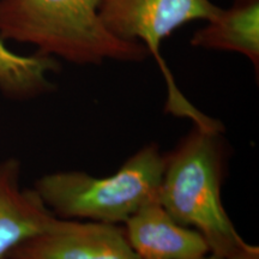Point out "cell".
Wrapping results in <instances>:
<instances>
[{"label": "cell", "mask_w": 259, "mask_h": 259, "mask_svg": "<svg viewBox=\"0 0 259 259\" xmlns=\"http://www.w3.org/2000/svg\"><path fill=\"white\" fill-rule=\"evenodd\" d=\"M102 0H0V38L76 65L141 63L144 45L114 36L100 16Z\"/></svg>", "instance_id": "1"}, {"label": "cell", "mask_w": 259, "mask_h": 259, "mask_svg": "<svg viewBox=\"0 0 259 259\" xmlns=\"http://www.w3.org/2000/svg\"><path fill=\"white\" fill-rule=\"evenodd\" d=\"M223 130L193 125L164 155L158 203L180 225L196 229L210 254L225 258L244 241L223 206L221 189L226 168Z\"/></svg>", "instance_id": "2"}, {"label": "cell", "mask_w": 259, "mask_h": 259, "mask_svg": "<svg viewBox=\"0 0 259 259\" xmlns=\"http://www.w3.org/2000/svg\"><path fill=\"white\" fill-rule=\"evenodd\" d=\"M163 168L164 154L150 143L109 176L54 171L37 179L32 190L57 218L121 226L142 206L158 200Z\"/></svg>", "instance_id": "3"}, {"label": "cell", "mask_w": 259, "mask_h": 259, "mask_svg": "<svg viewBox=\"0 0 259 259\" xmlns=\"http://www.w3.org/2000/svg\"><path fill=\"white\" fill-rule=\"evenodd\" d=\"M219 10L210 0H102L100 5L102 22L114 36L144 45L157 61L168 89L166 111L205 128L213 127L218 120L200 112L181 94L160 47L184 24L197 19L209 21Z\"/></svg>", "instance_id": "4"}, {"label": "cell", "mask_w": 259, "mask_h": 259, "mask_svg": "<svg viewBox=\"0 0 259 259\" xmlns=\"http://www.w3.org/2000/svg\"><path fill=\"white\" fill-rule=\"evenodd\" d=\"M9 259H141L120 225L56 218L18 245Z\"/></svg>", "instance_id": "5"}, {"label": "cell", "mask_w": 259, "mask_h": 259, "mask_svg": "<svg viewBox=\"0 0 259 259\" xmlns=\"http://www.w3.org/2000/svg\"><path fill=\"white\" fill-rule=\"evenodd\" d=\"M121 226L141 259H203L210 254L203 235L177 222L158 200L142 206Z\"/></svg>", "instance_id": "6"}, {"label": "cell", "mask_w": 259, "mask_h": 259, "mask_svg": "<svg viewBox=\"0 0 259 259\" xmlns=\"http://www.w3.org/2000/svg\"><path fill=\"white\" fill-rule=\"evenodd\" d=\"M56 218L34 190L21 187L19 161L0 162V259L44 232Z\"/></svg>", "instance_id": "7"}, {"label": "cell", "mask_w": 259, "mask_h": 259, "mask_svg": "<svg viewBox=\"0 0 259 259\" xmlns=\"http://www.w3.org/2000/svg\"><path fill=\"white\" fill-rule=\"evenodd\" d=\"M191 37L193 47L234 52L259 69V0H233Z\"/></svg>", "instance_id": "8"}, {"label": "cell", "mask_w": 259, "mask_h": 259, "mask_svg": "<svg viewBox=\"0 0 259 259\" xmlns=\"http://www.w3.org/2000/svg\"><path fill=\"white\" fill-rule=\"evenodd\" d=\"M57 61L36 53L19 56L0 38V89L12 97H30L51 88L47 74L56 70Z\"/></svg>", "instance_id": "9"}, {"label": "cell", "mask_w": 259, "mask_h": 259, "mask_svg": "<svg viewBox=\"0 0 259 259\" xmlns=\"http://www.w3.org/2000/svg\"><path fill=\"white\" fill-rule=\"evenodd\" d=\"M220 259H259V248L244 240L232 253Z\"/></svg>", "instance_id": "10"}, {"label": "cell", "mask_w": 259, "mask_h": 259, "mask_svg": "<svg viewBox=\"0 0 259 259\" xmlns=\"http://www.w3.org/2000/svg\"><path fill=\"white\" fill-rule=\"evenodd\" d=\"M203 259H220V258L215 257V255H212V254H209V255H206V257L203 258Z\"/></svg>", "instance_id": "11"}, {"label": "cell", "mask_w": 259, "mask_h": 259, "mask_svg": "<svg viewBox=\"0 0 259 259\" xmlns=\"http://www.w3.org/2000/svg\"><path fill=\"white\" fill-rule=\"evenodd\" d=\"M4 259H9V258H4Z\"/></svg>", "instance_id": "12"}]
</instances>
